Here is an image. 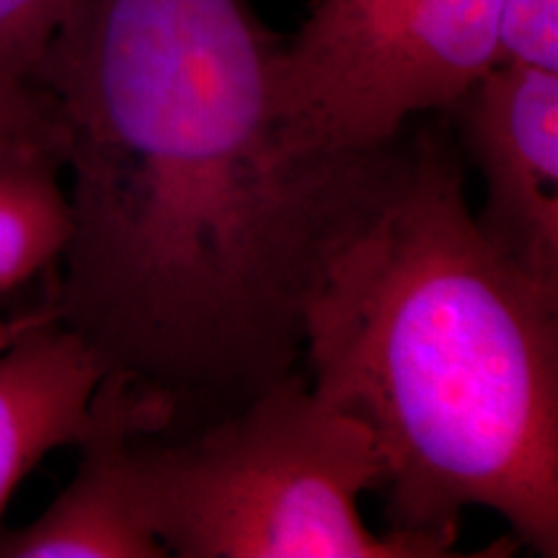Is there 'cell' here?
Returning <instances> with one entry per match:
<instances>
[{
	"label": "cell",
	"instance_id": "5",
	"mask_svg": "<svg viewBox=\"0 0 558 558\" xmlns=\"http://www.w3.org/2000/svg\"><path fill=\"white\" fill-rule=\"evenodd\" d=\"M450 111L486 184V241L558 295V73L494 62Z\"/></svg>",
	"mask_w": 558,
	"mask_h": 558
},
{
	"label": "cell",
	"instance_id": "6",
	"mask_svg": "<svg viewBox=\"0 0 558 558\" xmlns=\"http://www.w3.org/2000/svg\"><path fill=\"white\" fill-rule=\"evenodd\" d=\"M101 383V362L50 308L0 349V518L41 458L94 435Z\"/></svg>",
	"mask_w": 558,
	"mask_h": 558
},
{
	"label": "cell",
	"instance_id": "3",
	"mask_svg": "<svg viewBox=\"0 0 558 558\" xmlns=\"http://www.w3.org/2000/svg\"><path fill=\"white\" fill-rule=\"evenodd\" d=\"M153 533L179 558H442L435 543L375 535L360 499L383 486L369 432L298 369L184 437L130 439Z\"/></svg>",
	"mask_w": 558,
	"mask_h": 558
},
{
	"label": "cell",
	"instance_id": "10",
	"mask_svg": "<svg viewBox=\"0 0 558 558\" xmlns=\"http://www.w3.org/2000/svg\"><path fill=\"white\" fill-rule=\"evenodd\" d=\"M497 62L558 73V0H501Z\"/></svg>",
	"mask_w": 558,
	"mask_h": 558
},
{
	"label": "cell",
	"instance_id": "4",
	"mask_svg": "<svg viewBox=\"0 0 558 558\" xmlns=\"http://www.w3.org/2000/svg\"><path fill=\"white\" fill-rule=\"evenodd\" d=\"M501 0H318L279 54V109L298 150L352 156L411 117L450 111L497 62Z\"/></svg>",
	"mask_w": 558,
	"mask_h": 558
},
{
	"label": "cell",
	"instance_id": "9",
	"mask_svg": "<svg viewBox=\"0 0 558 558\" xmlns=\"http://www.w3.org/2000/svg\"><path fill=\"white\" fill-rule=\"evenodd\" d=\"M70 0H0V88L34 90Z\"/></svg>",
	"mask_w": 558,
	"mask_h": 558
},
{
	"label": "cell",
	"instance_id": "7",
	"mask_svg": "<svg viewBox=\"0 0 558 558\" xmlns=\"http://www.w3.org/2000/svg\"><path fill=\"white\" fill-rule=\"evenodd\" d=\"M96 432L70 484L29 525L0 530V558H166L143 512L130 465L137 437L96 401Z\"/></svg>",
	"mask_w": 558,
	"mask_h": 558
},
{
	"label": "cell",
	"instance_id": "2",
	"mask_svg": "<svg viewBox=\"0 0 558 558\" xmlns=\"http://www.w3.org/2000/svg\"><path fill=\"white\" fill-rule=\"evenodd\" d=\"M300 341L313 393L375 439L388 530L452 556L484 507L558 556V295L486 241L442 137L339 158Z\"/></svg>",
	"mask_w": 558,
	"mask_h": 558
},
{
	"label": "cell",
	"instance_id": "8",
	"mask_svg": "<svg viewBox=\"0 0 558 558\" xmlns=\"http://www.w3.org/2000/svg\"><path fill=\"white\" fill-rule=\"evenodd\" d=\"M70 233L68 194L54 137L0 140V292L58 267Z\"/></svg>",
	"mask_w": 558,
	"mask_h": 558
},
{
	"label": "cell",
	"instance_id": "11",
	"mask_svg": "<svg viewBox=\"0 0 558 558\" xmlns=\"http://www.w3.org/2000/svg\"><path fill=\"white\" fill-rule=\"evenodd\" d=\"M19 135H50L52 122L37 90L0 88V140Z\"/></svg>",
	"mask_w": 558,
	"mask_h": 558
},
{
	"label": "cell",
	"instance_id": "1",
	"mask_svg": "<svg viewBox=\"0 0 558 558\" xmlns=\"http://www.w3.org/2000/svg\"><path fill=\"white\" fill-rule=\"evenodd\" d=\"M248 0H70L34 90L70 233L47 308L173 439L303 360L300 295L341 156L292 145Z\"/></svg>",
	"mask_w": 558,
	"mask_h": 558
},
{
	"label": "cell",
	"instance_id": "12",
	"mask_svg": "<svg viewBox=\"0 0 558 558\" xmlns=\"http://www.w3.org/2000/svg\"><path fill=\"white\" fill-rule=\"evenodd\" d=\"M29 318L32 316H26V318H21V320H9V318L0 316V349L9 347L11 341L19 337L21 329H24V326L29 324Z\"/></svg>",
	"mask_w": 558,
	"mask_h": 558
}]
</instances>
